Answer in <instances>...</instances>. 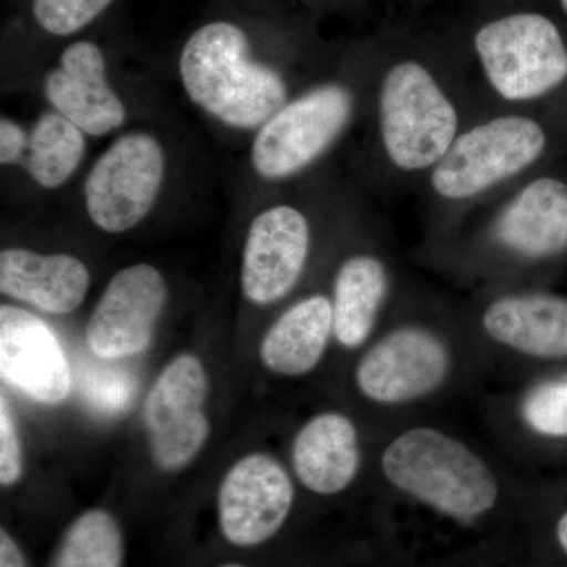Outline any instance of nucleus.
I'll list each match as a JSON object with an SVG mask.
<instances>
[{
	"instance_id": "14",
	"label": "nucleus",
	"mask_w": 567,
	"mask_h": 567,
	"mask_svg": "<svg viewBox=\"0 0 567 567\" xmlns=\"http://www.w3.org/2000/svg\"><path fill=\"white\" fill-rule=\"evenodd\" d=\"M44 95L55 112L91 136L110 134L126 118L107 82L103 51L92 41H76L62 52L59 66L44 78Z\"/></svg>"
},
{
	"instance_id": "2",
	"label": "nucleus",
	"mask_w": 567,
	"mask_h": 567,
	"mask_svg": "<svg viewBox=\"0 0 567 567\" xmlns=\"http://www.w3.org/2000/svg\"><path fill=\"white\" fill-rule=\"evenodd\" d=\"M382 470L399 491L458 520L483 516L498 499V483L486 462L436 429H410L394 439L383 453Z\"/></svg>"
},
{
	"instance_id": "19",
	"label": "nucleus",
	"mask_w": 567,
	"mask_h": 567,
	"mask_svg": "<svg viewBox=\"0 0 567 567\" xmlns=\"http://www.w3.org/2000/svg\"><path fill=\"white\" fill-rule=\"evenodd\" d=\"M333 333V303L324 295H312L271 324L260 344V360L276 374H308L322 360Z\"/></svg>"
},
{
	"instance_id": "22",
	"label": "nucleus",
	"mask_w": 567,
	"mask_h": 567,
	"mask_svg": "<svg viewBox=\"0 0 567 567\" xmlns=\"http://www.w3.org/2000/svg\"><path fill=\"white\" fill-rule=\"evenodd\" d=\"M123 539L117 522L102 509L82 514L63 536L54 567H122Z\"/></svg>"
},
{
	"instance_id": "27",
	"label": "nucleus",
	"mask_w": 567,
	"mask_h": 567,
	"mask_svg": "<svg viewBox=\"0 0 567 567\" xmlns=\"http://www.w3.org/2000/svg\"><path fill=\"white\" fill-rule=\"evenodd\" d=\"M29 147V136L17 122L2 117L0 121V163L10 166L20 162Z\"/></svg>"
},
{
	"instance_id": "6",
	"label": "nucleus",
	"mask_w": 567,
	"mask_h": 567,
	"mask_svg": "<svg viewBox=\"0 0 567 567\" xmlns=\"http://www.w3.org/2000/svg\"><path fill=\"white\" fill-rule=\"evenodd\" d=\"M352 112V93L341 84L319 85L284 104L252 142L254 169L268 181L301 173L341 136Z\"/></svg>"
},
{
	"instance_id": "12",
	"label": "nucleus",
	"mask_w": 567,
	"mask_h": 567,
	"mask_svg": "<svg viewBox=\"0 0 567 567\" xmlns=\"http://www.w3.org/2000/svg\"><path fill=\"white\" fill-rule=\"evenodd\" d=\"M311 248V227L300 210L276 205L249 226L241 264V289L254 305L286 297L300 279Z\"/></svg>"
},
{
	"instance_id": "16",
	"label": "nucleus",
	"mask_w": 567,
	"mask_h": 567,
	"mask_svg": "<svg viewBox=\"0 0 567 567\" xmlns=\"http://www.w3.org/2000/svg\"><path fill=\"white\" fill-rule=\"evenodd\" d=\"M496 240L527 259H547L567 248V185L558 178L529 182L496 218Z\"/></svg>"
},
{
	"instance_id": "10",
	"label": "nucleus",
	"mask_w": 567,
	"mask_h": 567,
	"mask_svg": "<svg viewBox=\"0 0 567 567\" xmlns=\"http://www.w3.org/2000/svg\"><path fill=\"white\" fill-rule=\"evenodd\" d=\"M167 300L163 275L148 264L118 271L96 305L85 330L89 350L102 360H126L151 346Z\"/></svg>"
},
{
	"instance_id": "23",
	"label": "nucleus",
	"mask_w": 567,
	"mask_h": 567,
	"mask_svg": "<svg viewBox=\"0 0 567 567\" xmlns=\"http://www.w3.org/2000/svg\"><path fill=\"white\" fill-rule=\"evenodd\" d=\"M117 361L121 360L96 358L95 363L85 364L84 371H81V394L102 415H121L128 410L137 395V377L132 369L118 364Z\"/></svg>"
},
{
	"instance_id": "17",
	"label": "nucleus",
	"mask_w": 567,
	"mask_h": 567,
	"mask_svg": "<svg viewBox=\"0 0 567 567\" xmlns=\"http://www.w3.org/2000/svg\"><path fill=\"white\" fill-rule=\"evenodd\" d=\"M486 333L498 344L529 357L567 358V298L513 293L496 298L483 316Z\"/></svg>"
},
{
	"instance_id": "26",
	"label": "nucleus",
	"mask_w": 567,
	"mask_h": 567,
	"mask_svg": "<svg viewBox=\"0 0 567 567\" xmlns=\"http://www.w3.org/2000/svg\"><path fill=\"white\" fill-rule=\"evenodd\" d=\"M22 475L20 434L6 394L0 398V484L13 486Z\"/></svg>"
},
{
	"instance_id": "24",
	"label": "nucleus",
	"mask_w": 567,
	"mask_h": 567,
	"mask_svg": "<svg viewBox=\"0 0 567 567\" xmlns=\"http://www.w3.org/2000/svg\"><path fill=\"white\" fill-rule=\"evenodd\" d=\"M114 0H33L37 24L55 37H69L87 28Z\"/></svg>"
},
{
	"instance_id": "28",
	"label": "nucleus",
	"mask_w": 567,
	"mask_h": 567,
	"mask_svg": "<svg viewBox=\"0 0 567 567\" xmlns=\"http://www.w3.org/2000/svg\"><path fill=\"white\" fill-rule=\"evenodd\" d=\"M0 567H25L20 547L6 529L0 533Z\"/></svg>"
},
{
	"instance_id": "25",
	"label": "nucleus",
	"mask_w": 567,
	"mask_h": 567,
	"mask_svg": "<svg viewBox=\"0 0 567 567\" xmlns=\"http://www.w3.org/2000/svg\"><path fill=\"white\" fill-rule=\"evenodd\" d=\"M524 417L540 435L567 436V382L547 383L528 395Z\"/></svg>"
},
{
	"instance_id": "11",
	"label": "nucleus",
	"mask_w": 567,
	"mask_h": 567,
	"mask_svg": "<svg viewBox=\"0 0 567 567\" xmlns=\"http://www.w3.org/2000/svg\"><path fill=\"white\" fill-rule=\"evenodd\" d=\"M292 503V480L282 465L265 454H251L224 477L218 496L219 527L234 546H257L278 533Z\"/></svg>"
},
{
	"instance_id": "4",
	"label": "nucleus",
	"mask_w": 567,
	"mask_h": 567,
	"mask_svg": "<svg viewBox=\"0 0 567 567\" xmlns=\"http://www.w3.org/2000/svg\"><path fill=\"white\" fill-rule=\"evenodd\" d=\"M475 50L496 95L532 102L567 80V48L557 25L537 13H514L477 31Z\"/></svg>"
},
{
	"instance_id": "5",
	"label": "nucleus",
	"mask_w": 567,
	"mask_h": 567,
	"mask_svg": "<svg viewBox=\"0 0 567 567\" xmlns=\"http://www.w3.org/2000/svg\"><path fill=\"white\" fill-rule=\"evenodd\" d=\"M546 145V132L533 118H491L458 134L432 169V188L443 199H472L527 169Z\"/></svg>"
},
{
	"instance_id": "29",
	"label": "nucleus",
	"mask_w": 567,
	"mask_h": 567,
	"mask_svg": "<svg viewBox=\"0 0 567 567\" xmlns=\"http://www.w3.org/2000/svg\"><path fill=\"white\" fill-rule=\"evenodd\" d=\"M558 539L561 547L565 548L567 554V513L561 517V520L558 522Z\"/></svg>"
},
{
	"instance_id": "21",
	"label": "nucleus",
	"mask_w": 567,
	"mask_h": 567,
	"mask_svg": "<svg viewBox=\"0 0 567 567\" xmlns=\"http://www.w3.org/2000/svg\"><path fill=\"white\" fill-rule=\"evenodd\" d=\"M84 151V132L59 112H47L29 136L24 167L37 185L59 188L78 169Z\"/></svg>"
},
{
	"instance_id": "15",
	"label": "nucleus",
	"mask_w": 567,
	"mask_h": 567,
	"mask_svg": "<svg viewBox=\"0 0 567 567\" xmlns=\"http://www.w3.org/2000/svg\"><path fill=\"white\" fill-rule=\"evenodd\" d=\"M91 286L87 267L69 254H39L10 248L0 252V290L48 315L80 308Z\"/></svg>"
},
{
	"instance_id": "20",
	"label": "nucleus",
	"mask_w": 567,
	"mask_h": 567,
	"mask_svg": "<svg viewBox=\"0 0 567 567\" xmlns=\"http://www.w3.org/2000/svg\"><path fill=\"white\" fill-rule=\"evenodd\" d=\"M390 290L385 264L371 254H357L339 268L334 282L333 323L339 344L357 349L374 330Z\"/></svg>"
},
{
	"instance_id": "18",
	"label": "nucleus",
	"mask_w": 567,
	"mask_h": 567,
	"mask_svg": "<svg viewBox=\"0 0 567 567\" xmlns=\"http://www.w3.org/2000/svg\"><path fill=\"white\" fill-rule=\"evenodd\" d=\"M292 462L306 488L319 495L339 494L353 483L360 470L357 427L341 413L312 417L295 439Z\"/></svg>"
},
{
	"instance_id": "7",
	"label": "nucleus",
	"mask_w": 567,
	"mask_h": 567,
	"mask_svg": "<svg viewBox=\"0 0 567 567\" xmlns=\"http://www.w3.org/2000/svg\"><path fill=\"white\" fill-rule=\"evenodd\" d=\"M164 167L163 147L151 134H126L115 141L85 181V208L92 223L110 234L136 227L155 205Z\"/></svg>"
},
{
	"instance_id": "9",
	"label": "nucleus",
	"mask_w": 567,
	"mask_h": 567,
	"mask_svg": "<svg viewBox=\"0 0 567 567\" xmlns=\"http://www.w3.org/2000/svg\"><path fill=\"white\" fill-rule=\"evenodd\" d=\"M450 372V349L439 334L427 328L402 327L361 358L357 385L379 404H406L434 393Z\"/></svg>"
},
{
	"instance_id": "1",
	"label": "nucleus",
	"mask_w": 567,
	"mask_h": 567,
	"mask_svg": "<svg viewBox=\"0 0 567 567\" xmlns=\"http://www.w3.org/2000/svg\"><path fill=\"white\" fill-rule=\"evenodd\" d=\"M181 76L197 106L234 128H260L287 100L281 74L252 61L248 37L233 22H208L189 37Z\"/></svg>"
},
{
	"instance_id": "30",
	"label": "nucleus",
	"mask_w": 567,
	"mask_h": 567,
	"mask_svg": "<svg viewBox=\"0 0 567 567\" xmlns=\"http://www.w3.org/2000/svg\"><path fill=\"white\" fill-rule=\"evenodd\" d=\"M559 2H561L563 9H565L567 13V0H559Z\"/></svg>"
},
{
	"instance_id": "3",
	"label": "nucleus",
	"mask_w": 567,
	"mask_h": 567,
	"mask_svg": "<svg viewBox=\"0 0 567 567\" xmlns=\"http://www.w3.org/2000/svg\"><path fill=\"white\" fill-rule=\"evenodd\" d=\"M380 140L404 173L434 169L458 136V112L424 65L394 63L380 84Z\"/></svg>"
},
{
	"instance_id": "13",
	"label": "nucleus",
	"mask_w": 567,
	"mask_h": 567,
	"mask_svg": "<svg viewBox=\"0 0 567 567\" xmlns=\"http://www.w3.org/2000/svg\"><path fill=\"white\" fill-rule=\"evenodd\" d=\"M0 374L3 382L44 405L69 398L71 371L58 338L39 316L0 308Z\"/></svg>"
},
{
	"instance_id": "8",
	"label": "nucleus",
	"mask_w": 567,
	"mask_h": 567,
	"mask_svg": "<svg viewBox=\"0 0 567 567\" xmlns=\"http://www.w3.org/2000/svg\"><path fill=\"white\" fill-rule=\"evenodd\" d=\"M207 391L204 365L188 353L175 357L152 386L144 405V423L153 462L163 472L185 468L207 442Z\"/></svg>"
},
{
	"instance_id": "31",
	"label": "nucleus",
	"mask_w": 567,
	"mask_h": 567,
	"mask_svg": "<svg viewBox=\"0 0 567 567\" xmlns=\"http://www.w3.org/2000/svg\"><path fill=\"white\" fill-rule=\"evenodd\" d=\"M219 567H245V566H240V565H224V566H219Z\"/></svg>"
}]
</instances>
